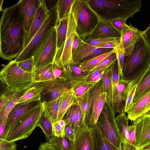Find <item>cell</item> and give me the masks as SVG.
<instances>
[{
    "label": "cell",
    "mask_w": 150,
    "mask_h": 150,
    "mask_svg": "<svg viewBox=\"0 0 150 150\" xmlns=\"http://www.w3.org/2000/svg\"><path fill=\"white\" fill-rule=\"evenodd\" d=\"M114 49L93 46L81 39L78 47L72 54V63L79 64L83 61Z\"/></svg>",
    "instance_id": "cell-15"
},
{
    "label": "cell",
    "mask_w": 150,
    "mask_h": 150,
    "mask_svg": "<svg viewBox=\"0 0 150 150\" xmlns=\"http://www.w3.org/2000/svg\"><path fill=\"white\" fill-rule=\"evenodd\" d=\"M150 91V72L146 75L136 88L133 98V102Z\"/></svg>",
    "instance_id": "cell-37"
},
{
    "label": "cell",
    "mask_w": 150,
    "mask_h": 150,
    "mask_svg": "<svg viewBox=\"0 0 150 150\" xmlns=\"http://www.w3.org/2000/svg\"><path fill=\"white\" fill-rule=\"evenodd\" d=\"M58 122L59 125L62 128V129L63 130H65V129L66 126V123L65 120L62 119L58 121Z\"/></svg>",
    "instance_id": "cell-60"
},
{
    "label": "cell",
    "mask_w": 150,
    "mask_h": 150,
    "mask_svg": "<svg viewBox=\"0 0 150 150\" xmlns=\"http://www.w3.org/2000/svg\"><path fill=\"white\" fill-rule=\"evenodd\" d=\"M53 71L56 78L66 79L64 69L58 67L55 63L53 64Z\"/></svg>",
    "instance_id": "cell-49"
},
{
    "label": "cell",
    "mask_w": 150,
    "mask_h": 150,
    "mask_svg": "<svg viewBox=\"0 0 150 150\" xmlns=\"http://www.w3.org/2000/svg\"><path fill=\"white\" fill-rule=\"evenodd\" d=\"M39 83H35L22 91H18L14 96L7 102L0 112V125L7 118L10 112L22 96L30 88Z\"/></svg>",
    "instance_id": "cell-25"
},
{
    "label": "cell",
    "mask_w": 150,
    "mask_h": 150,
    "mask_svg": "<svg viewBox=\"0 0 150 150\" xmlns=\"http://www.w3.org/2000/svg\"><path fill=\"white\" fill-rule=\"evenodd\" d=\"M115 119L122 143V150H139L134 146L131 142L128 130L129 120L126 112L119 114Z\"/></svg>",
    "instance_id": "cell-22"
},
{
    "label": "cell",
    "mask_w": 150,
    "mask_h": 150,
    "mask_svg": "<svg viewBox=\"0 0 150 150\" xmlns=\"http://www.w3.org/2000/svg\"><path fill=\"white\" fill-rule=\"evenodd\" d=\"M52 131L54 136L58 138L65 136V131L59 125L58 122H57L52 124Z\"/></svg>",
    "instance_id": "cell-48"
},
{
    "label": "cell",
    "mask_w": 150,
    "mask_h": 150,
    "mask_svg": "<svg viewBox=\"0 0 150 150\" xmlns=\"http://www.w3.org/2000/svg\"><path fill=\"white\" fill-rule=\"evenodd\" d=\"M47 142L60 150H70L71 141L65 136L58 138L54 136Z\"/></svg>",
    "instance_id": "cell-38"
},
{
    "label": "cell",
    "mask_w": 150,
    "mask_h": 150,
    "mask_svg": "<svg viewBox=\"0 0 150 150\" xmlns=\"http://www.w3.org/2000/svg\"><path fill=\"white\" fill-rule=\"evenodd\" d=\"M18 66L24 71L32 73L34 68V62L33 56L21 61L17 62Z\"/></svg>",
    "instance_id": "cell-43"
},
{
    "label": "cell",
    "mask_w": 150,
    "mask_h": 150,
    "mask_svg": "<svg viewBox=\"0 0 150 150\" xmlns=\"http://www.w3.org/2000/svg\"><path fill=\"white\" fill-rule=\"evenodd\" d=\"M114 52L115 50L114 49L112 51L103 53L89 59L83 61L78 65L82 69L90 71L98 65L104 59Z\"/></svg>",
    "instance_id": "cell-34"
},
{
    "label": "cell",
    "mask_w": 150,
    "mask_h": 150,
    "mask_svg": "<svg viewBox=\"0 0 150 150\" xmlns=\"http://www.w3.org/2000/svg\"><path fill=\"white\" fill-rule=\"evenodd\" d=\"M89 5L99 18L112 22L133 17L141 11V0H88Z\"/></svg>",
    "instance_id": "cell-2"
},
{
    "label": "cell",
    "mask_w": 150,
    "mask_h": 150,
    "mask_svg": "<svg viewBox=\"0 0 150 150\" xmlns=\"http://www.w3.org/2000/svg\"><path fill=\"white\" fill-rule=\"evenodd\" d=\"M8 89L6 85L0 77V97Z\"/></svg>",
    "instance_id": "cell-57"
},
{
    "label": "cell",
    "mask_w": 150,
    "mask_h": 150,
    "mask_svg": "<svg viewBox=\"0 0 150 150\" xmlns=\"http://www.w3.org/2000/svg\"><path fill=\"white\" fill-rule=\"evenodd\" d=\"M40 127L45 134L47 142L51 139L54 136L52 131V123L43 112L37 125Z\"/></svg>",
    "instance_id": "cell-36"
},
{
    "label": "cell",
    "mask_w": 150,
    "mask_h": 150,
    "mask_svg": "<svg viewBox=\"0 0 150 150\" xmlns=\"http://www.w3.org/2000/svg\"><path fill=\"white\" fill-rule=\"evenodd\" d=\"M65 131V137L69 140L73 142L75 139V135L73 129L69 125H66Z\"/></svg>",
    "instance_id": "cell-51"
},
{
    "label": "cell",
    "mask_w": 150,
    "mask_h": 150,
    "mask_svg": "<svg viewBox=\"0 0 150 150\" xmlns=\"http://www.w3.org/2000/svg\"><path fill=\"white\" fill-rule=\"evenodd\" d=\"M42 88L36 85L30 88L21 98L17 103L28 104L40 101Z\"/></svg>",
    "instance_id": "cell-33"
},
{
    "label": "cell",
    "mask_w": 150,
    "mask_h": 150,
    "mask_svg": "<svg viewBox=\"0 0 150 150\" xmlns=\"http://www.w3.org/2000/svg\"><path fill=\"white\" fill-rule=\"evenodd\" d=\"M50 13L44 0H40L29 30L25 38L23 48L28 44L41 27L49 17Z\"/></svg>",
    "instance_id": "cell-16"
},
{
    "label": "cell",
    "mask_w": 150,
    "mask_h": 150,
    "mask_svg": "<svg viewBox=\"0 0 150 150\" xmlns=\"http://www.w3.org/2000/svg\"><path fill=\"white\" fill-rule=\"evenodd\" d=\"M71 11L76 23L77 35L84 40L95 28L100 19L90 7L88 0H75Z\"/></svg>",
    "instance_id": "cell-4"
},
{
    "label": "cell",
    "mask_w": 150,
    "mask_h": 150,
    "mask_svg": "<svg viewBox=\"0 0 150 150\" xmlns=\"http://www.w3.org/2000/svg\"><path fill=\"white\" fill-rule=\"evenodd\" d=\"M128 130L131 142L133 145L137 148L135 144L134 125L133 122L131 125L129 126Z\"/></svg>",
    "instance_id": "cell-52"
},
{
    "label": "cell",
    "mask_w": 150,
    "mask_h": 150,
    "mask_svg": "<svg viewBox=\"0 0 150 150\" xmlns=\"http://www.w3.org/2000/svg\"><path fill=\"white\" fill-rule=\"evenodd\" d=\"M70 150H93L91 130L84 128L77 133L74 141H71Z\"/></svg>",
    "instance_id": "cell-23"
},
{
    "label": "cell",
    "mask_w": 150,
    "mask_h": 150,
    "mask_svg": "<svg viewBox=\"0 0 150 150\" xmlns=\"http://www.w3.org/2000/svg\"><path fill=\"white\" fill-rule=\"evenodd\" d=\"M3 66L0 77L9 89L21 91L37 82L33 80L32 73L22 70L14 60Z\"/></svg>",
    "instance_id": "cell-6"
},
{
    "label": "cell",
    "mask_w": 150,
    "mask_h": 150,
    "mask_svg": "<svg viewBox=\"0 0 150 150\" xmlns=\"http://www.w3.org/2000/svg\"><path fill=\"white\" fill-rule=\"evenodd\" d=\"M150 110V91L136 101L126 112L129 120L134 121L142 116Z\"/></svg>",
    "instance_id": "cell-21"
},
{
    "label": "cell",
    "mask_w": 150,
    "mask_h": 150,
    "mask_svg": "<svg viewBox=\"0 0 150 150\" xmlns=\"http://www.w3.org/2000/svg\"><path fill=\"white\" fill-rule=\"evenodd\" d=\"M76 99L72 91L70 90L61 96L57 122L62 119L66 112L76 101Z\"/></svg>",
    "instance_id": "cell-27"
},
{
    "label": "cell",
    "mask_w": 150,
    "mask_h": 150,
    "mask_svg": "<svg viewBox=\"0 0 150 150\" xmlns=\"http://www.w3.org/2000/svg\"><path fill=\"white\" fill-rule=\"evenodd\" d=\"M106 68L99 70L91 73L90 72V74L86 79V81L88 82L91 83V82L93 79L100 73L104 71Z\"/></svg>",
    "instance_id": "cell-56"
},
{
    "label": "cell",
    "mask_w": 150,
    "mask_h": 150,
    "mask_svg": "<svg viewBox=\"0 0 150 150\" xmlns=\"http://www.w3.org/2000/svg\"><path fill=\"white\" fill-rule=\"evenodd\" d=\"M114 49L117 56L119 79L124 80L122 73V68L124 58V52L123 46L120 41L118 45Z\"/></svg>",
    "instance_id": "cell-39"
},
{
    "label": "cell",
    "mask_w": 150,
    "mask_h": 150,
    "mask_svg": "<svg viewBox=\"0 0 150 150\" xmlns=\"http://www.w3.org/2000/svg\"><path fill=\"white\" fill-rule=\"evenodd\" d=\"M58 0H44L47 8L49 12L56 8Z\"/></svg>",
    "instance_id": "cell-55"
},
{
    "label": "cell",
    "mask_w": 150,
    "mask_h": 150,
    "mask_svg": "<svg viewBox=\"0 0 150 150\" xmlns=\"http://www.w3.org/2000/svg\"><path fill=\"white\" fill-rule=\"evenodd\" d=\"M4 1V0H0V12L3 10L2 8V5Z\"/></svg>",
    "instance_id": "cell-61"
},
{
    "label": "cell",
    "mask_w": 150,
    "mask_h": 150,
    "mask_svg": "<svg viewBox=\"0 0 150 150\" xmlns=\"http://www.w3.org/2000/svg\"><path fill=\"white\" fill-rule=\"evenodd\" d=\"M110 67L107 68L105 70L101 80L103 91L106 93V103L114 110L113 88L110 79Z\"/></svg>",
    "instance_id": "cell-28"
},
{
    "label": "cell",
    "mask_w": 150,
    "mask_h": 150,
    "mask_svg": "<svg viewBox=\"0 0 150 150\" xmlns=\"http://www.w3.org/2000/svg\"><path fill=\"white\" fill-rule=\"evenodd\" d=\"M76 104L75 103L71 106L67 110L63 118L66 125H69L74 130Z\"/></svg>",
    "instance_id": "cell-40"
},
{
    "label": "cell",
    "mask_w": 150,
    "mask_h": 150,
    "mask_svg": "<svg viewBox=\"0 0 150 150\" xmlns=\"http://www.w3.org/2000/svg\"><path fill=\"white\" fill-rule=\"evenodd\" d=\"M49 17L31 41L14 59L16 62L28 59L34 55L38 48L47 34L58 25L56 8L50 11Z\"/></svg>",
    "instance_id": "cell-8"
},
{
    "label": "cell",
    "mask_w": 150,
    "mask_h": 150,
    "mask_svg": "<svg viewBox=\"0 0 150 150\" xmlns=\"http://www.w3.org/2000/svg\"><path fill=\"white\" fill-rule=\"evenodd\" d=\"M38 150H60L57 147L54 146L47 142L41 144Z\"/></svg>",
    "instance_id": "cell-54"
},
{
    "label": "cell",
    "mask_w": 150,
    "mask_h": 150,
    "mask_svg": "<svg viewBox=\"0 0 150 150\" xmlns=\"http://www.w3.org/2000/svg\"><path fill=\"white\" fill-rule=\"evenodd\" d=\"M36 86L41 88V103L48 101L60 97L71 90V82L66 79L56 78L47 81L39 82Z\"/></svg>",
    "instance_id": "cell-11"
},
{
    "label": "cell",
    "mask_w": 150,
    "mask_h": 150,
    "mask_svg": "<svg viewBox=\"0 0 150 150\" xmlns=\"http://www.w3.org/2000/svg\"><path fill=\"white\" fill-rule=\"evenodd\" d=\"M43 112L41 102L14 127L5 139L10 142H15L28 137L37 127Z\"/></svg>",
    "instance_id": "cell-9"
},
{
    "label": "cell",
    "mask_w": 150,
    "mask_h": 150,
    "mask_svg": "<svg viewBox=\"0 0 150 150\" xmlns=\"http://www.w3.org/2000/svg\"><path fill=\"white\" fill-rule=\"evenodd\" d=\"M139 84H135L128 92L126 97L124 112H126L133 103V98L135 91Z\"/></svg>",
    "instance_id": "cell-44"
},
{
    "label": "cell",
    "mask_w": 150,
    "mask_h": 150,
    "mask_svg": "<svg viewBox=\"0 0 150 150\" xmlns=\"http://www.w3.org/2000/svg\"><path fill=\"white\" fill-rule=\"evenodd\" d=\"M91 130L93 150H119L103 135L97 124Z\"/></svg>",
    "instance_id": "cell-24"
},
{
    "label": "cell",
    "mask_w": 150,
    "mask_h": 150,
    "mask_svg": "<svg viewBox=\"0 0 150 150\" xmlns=\"http://www.w3.org/2000/svg\"><path fill=\"white\" fill-rule=\"evenodd\" d=\"M60 98L61 96L50 101L42 103L43 112L52 124L57 122Z\"/></svg>",
    "instance_id": "cell-29"
},
{
    "label": "cell",
    "mask_w": 150,
    "mask_h": 150,
    "mask_svg": "<svg viewBox=\"0 0 150 150\" xmlns=\"http://www.w3.org/2000/svg\"><path fill=\"white\" fill-rule=\"evenodd\" d=\"M81 39L77 35L75 37L73 40L72 46V54L75 51L79 44Z\"/></svg>",
    "instance_id": "cell-58"
},
{
    "label": "cell",
    "mask_w": 150,
    "mask_h": 150,
    "mask_svg": "<svg viewBox=\"0 0 150 150\" xmlns=\"http://www.w3.org/2000/svg\"><path fill=\"white\" fill-rule=\"evenodd\" d=\"M76 104L74 127V130L75 136L82 129L85 128L83 125V119L81 110L79 106L76 103Z\"/></svg>",
    "instance_id": "cell-41"
},
{
    "label": "cell",
    "mask_w": 150,
    "mask_h": 150,
    "mask_svg": "<svg viewBox=\"0 0 150 150\" xmlns=\"http://www.w3.org/2000/svg\"><path fill=\"white\" fill-rule=\"evenodd\" d=\"M121 33L112 25V22L100 19L97 25L84 40L100 38H117L120 39Z\"/></svg>",
    "instance_id": "cell-17"
},
{
    "label": "cell",
    "mask_w": 150,
    "mask_h": 150,
    "mask_svg": "<svg viewBox=\"0 0 150 150\" xmlns=\"http://www.w3.org/2000/svg\"><path fill=\"white\" fill-rule=\"evenodd\" d=\"M41 102L40 100L26 104H16L7 116L3 139H5L14 127Z\"/></svg>",
    "instance_id": "cell-13"
},
{
    "label": "cell",
    "mask_w": 150,
    "mask_h": 150,
    "mask_svg": "<svg viewBox=\"0 0 150 150\" xmlns=\"http://www.w3.org/2000/svg\"><path fill=\"white\" fill-rule=\"evenodd\" d=\"M0 19V57L16 58L23 49L25 37L19 2L3 9Z\"/></svg>",
    "instance_id": "cell-1"
},
{
    "label": "cell",
    "mask_w": 150,
    "mask_h": 150,
    "mask_svg": "<svg viewBox=\"0 0 150 150\" xmlns=\"http://www.w3.org/2000/svg\"><path fill=\"white\" fill-rule=\"evenodd\" d=\"M68 18L59 22L56 28L57 42L56 61L59 57L64 45L67 31Z\"/></svg>",
    "instance_id": "cell-26"
},
{
    "label": "cell",
    "mask_w": 150,
    "mask_h": 150,
    "mask_svg": "<svg viewBox=\"0 0 150 150\" xmlns=\"http://www.w3.org/2000/svg\"><path fill=\"white\" fill-rule=\"evenodd\" d=\"M18 2L26 37L29 30L40 0H21Z\"/></svg>",
    "instance_id": "cell-20"
},
{
    "label": "cell",
    "mask_w": 150,
    "mask_h": 150,
    "mask_svg": "<svg viewBox=\"0 0 150 150\" xmlns=\"http://www.w3.org/2000/svg\"><path fill=\"white\" fill-rule=\"evenodd\" d=\"M113 110L105 103L98 119L97 124L103 135L119 150L122 143Z\"/></svg>",
    "instance_id": "cell-10"
},
{
    "label": "cell",
    "mask_w": 150,
    "mask_h": 150,
    "mask_svg": "<svg viewBox=\"0 0 150 150\" xmlns=\"http://www.w3.org/2000/svg\"><path fill=\"white\" fill-rule=\"evenodd\" d=\"M56 27L45 37L33 55L34 66L33 71L50 64H54L55 62L57 52Z\"/></svg>",
    "instance_id": "cell-7"
},
{
    "label": "cell",
    "mask_w": 150,
    "mask_h": 150,
    "mask_svg": "<svg viewBox=\"0 0 150 150\" xmlns=\"http://www.w3.org/2000/svg\"><path fill=\"white\" fill-rule=\"evenodd\" d=\"M34 81L41 82L55 79L53 71V64H51L34 71Z\"/></svg>",
    "instance_id": "cell-31"
},
{
    "label": "cell",
    "mask_w": 150,
    "mask_h": 150,
    "mask_svg": "<svg viewBox=\"0 0 150 150\" xmlns=\"http://www.w3.org/2000/svg\"><path fill=\"white\" fill-rule=\"evenodd\" d=\"M94 83L87 82L86 79L72 81L71 90L76 99L85 93Z\"/></svg>",
    "instance_id": "cell-35"
},
{
    "label": "cell",
    "mask_w": 150,
    "mask_h": 150,
    "mask_svg": "<svg viewBox=\"0 0 150 150\" xmlns=\"http://www.w3.org/2000/svg\"><path fill=\"white\" fill-rule=\"evenodd\" d=\"M127 20L120 19L115 20L112 21L113 26L121 33L122 32L125 24L126 23Z\"/></svg>",
    "instance_id": "cell-50"
},
{
    "label": "cell",
    "mask_w": 150,
    "mask_h": 150,
    "mask_svg": "<svg viewBox=\"0 0 150 150\" xmlns=\"http://www.w3.org/2000/svg\"><path fill=\"white\" fill-rule=\"evenodd\" d=\"M141 31L132 25L124 24L120 38V42L124 49V57L132 51Z\"/></svg>",
    "instance_id": "cell-19"
},
{
    "label": "cell",
    "mask_w": 150,
    "mask_h": 150,
    "mask_svg": "<svg viewBox=\"0 0 150 150\" xmlns=\"http://www.w3.org/2000/svg\"><path fill=\"white\" fill-rule=\"evenodd\" d=\"M64 71L66 79L71 82L86 79L90 73L89 71L83 69L78 64L73 63Z\"/></svg>",
    "instance_id": "cell-30"
},
{
    "label": "cell",
    "mask_w": 150,
    "mask_h": 150,
    "mask_svg": "<svg viewBox=\"0 0 150 150\" xmlns=\"http://www.w3.org/2000/svg\"><path fill=\"white\" fill-rule=\"evenodd\" d=\"M120 41V38L117 40L109 42L96 47L105 48H115L118 45Z\"/></svg>",
    "instance_id": "cell-53"
},
{
    "label": "cell",
    "mask_w": 150,
    "mask_h": 150,
    "mask_svg": "<svg viewBox=\"0 0 150 150\" xmlns=\"http://www.w3.org/2000/svg\"><path fill=\"white\" fill-rule=\"evenodd\" d=\"M7 118L0 125V138L3 139L4 135Z\"/></svg>",
    "instance_id": "cell-59"
},
{
    "label": "cell",
    "mask_w": 150,
    "mask_h": 150,
    "mask_svg": "<svg viewBox=\"0 0 150 150\" xmlns=\"http://www.w3.org/2000/svg\"><path fill=\"white\" fill-rule=\"evenodd\" d=\"M134 125L135 144L139 149L150 145L149 112L133 121Z\"/></svg>",
    "instance_id": "cell-14"
},
{
    "label": "cell",
    "mask_w": 150,
    "mask_h": 150,
    "mask_svg": "<svg viewBox=\"0 0 150 150\" xmlns=\"http://www.w3.org/2000/svg\"><path fill=\"white\" fill-rule=\"evenodd\" d=\"M110 72L112 82L113 97L114 111L119 114L124 112L125 100L118 92V86L119 82L118 65L117 59L110 67Z\"/></svg>",
    "instance_id": "cell-18"
},
{
    "label": "cell",
    "mask_w": 150,
    "mask_h": 150,
    "mask_svg": "<svg viewBox=\"0 0 150 150\" xmlns=\"http://www.w3.org/2000/svg\"><path fill=\"white\" fill-rule=\"evenodd\" d=\"M75 0H58L56 8L58 23L68 18Z\"/></svg>",
    "instance_id": "cell-32"
},
{
    "label": "cell",
    "mask_w": 150,
    "mask_h": 150,
    "mask_svg": "<svg viewBox=\"0 0 150 150\" xmlns=\"http://www.w3.org/2000/svg\"><path fill=\"white\" fill-rule=\"evenodd\" d=\"M117 59L115 52L110 55L103 60L98 65L90 70V72L107 68L110 67Z\"/></svg>",
    "instance_id": "cell-42"
},
{
    "label": "cell",
    "mask_w": 150,
    "mask_h": 150,
    "mask_svg": "<svg viewBox=\"0 0 150 150\" xmlns=\"http://www.w3.org/2000/svg\"><path fill=\"white\" fill-rule=\"evenodd\" d=\"M139 150H150V145H148L145 147Z\"/></svg>",
    "instance_id": "cell-62"
},
{
    "label": "cell",
    "mask_w": 150,
    "mask_h": 150,
    "mask_svg": "<svg viewBox=\"0 0 150 150\" xmlns=\"http://www.w3.org/2000/svg\"><path fill=\"white\" fill-rule=\"evenodd\" d=\"M16 147L15 142H10L0 138V150H16Z\"/></svg>",
    "instance_id": "cell-47"
},
{
    "label": "cell",
    "mask_w": 150,
    "mask_h": 150,
    "mask_svg": "<svg viewBox=\"0 0 150 150\" xmlns=\"http://www.w3.org/2000/svg\"><path fill=\"white\" fill-rule=\"evenodd\" d=\"M118 39H119L115 38H100L88 40H83L88 44L92 46L97 47L109 42L117 40Z\"/></svg>",
    "instance_id": "cell-46"
},
{
    "label": "cell",
    "mask_w": 150,
    "mask_h": 150,
    "mask_svg": "<svg viewBox=\"0 0 150 150\" xmlns=\"http://www.w3.org/2000/svg\"><path fill=\"white\" fill-rule=\"evenodd\" d=\"M76 28V23L71 9L64 45L59 57L54 63L58 67L63 68L64 69L68 68L73 63L72 46L74 38L77 35Z\"/></svg>",
    "instance_id": "cell-12"
},
{
    "label": "cell",
    "mask_w": 150,
    "mask_h": 150,
    "mask_svg": "<svg viewBox=\"0 0 150 150\" xmlns=\"http://www.w3.org/2000/svg\"><path fill=\"white\" fill-rule=\"evenodd\" d=\"M150 68V40L142 31L132 51L124 57L122 68L123 78L131 81L143 71Z\"/></svg>",
    "instance_id": "cell-3"
},
{
    "label": "cell",
    "mask_w": 150,
    "mask_h": 150,
    "mask_svg": "<svg viewBox=\"0 0 150 150\" xmlns=\"http://www.w3.org/2000/svg\"><path fill=\"white\" fill-rule=\"evenodd\" d=\"M88 110L83 120L85 128L91 129L106 103V93L103 91L101 79L92 85L88 90Z\"/></svg>",
    "instance_id": "cell-5"
},
{
    "label": "cell",
    "mask_w": 150,
    "mask_h": 150,
    "mask_svg": "<svg viewBox=\"0 0 150 150\" xmlns=\"http://www.w3.org/2000/svg\"><path fill=\"white\" fill-rule=\"evenodd\" d=\"M17 91L9 88L0 97V112L4 106L14 96Z\"/></svg>",
    "instance_id": "cell-45"
}]
</instances>
